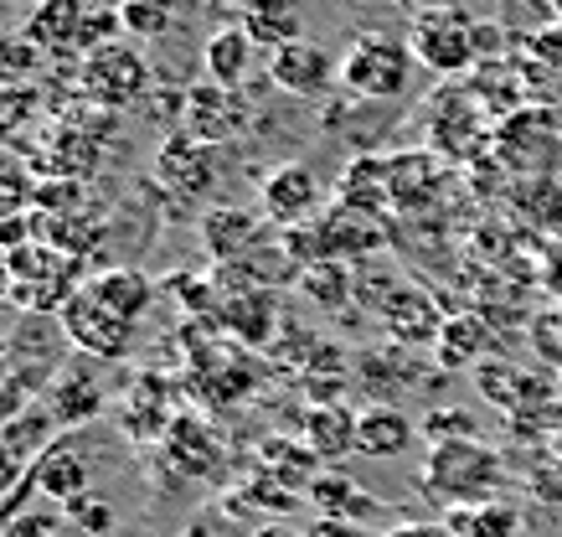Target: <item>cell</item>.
Segmentation results:
<instances>
[{
  "label": "cell",
  "instance_id": "cb8c5ba5",
  "mask_svg": "<svg viewBox=\"0 0 562 537\" xmlns=\"http://www.w3.org/2000/svg\"><path fill=\"white\" fill-rule=\"evenodd\" d=\"M52 418H63V424H88L93 414H103V382L83 367H57V378H52Z\"/></svg>",
  "mask_w": 562,
  "mask_h": 537
},
{
  "label": "cell",
  "instance_id": "f35d334b",
  "mask_svg": "<svg viewBox=\"0 0 562 537\" xmlns=\"http://www.w3.org/2000/svg\"><path fill=\"white\" fill-rule=\"evenodd\" d=\"M16 290V269H11V248H0V300H11Z\"/></svg>",
  "mask_w": 562,
  "mask_h": 537
},
{
  "label": "cell",
  "instance_id": "7402d4cb",
  "mask_svg": "<svg viewBox=\"0 0 562 537\" xmlns=\"http://www.w3.org/2000/svg\"><path fill=\"white\" fill-rule=\"evenodd\" d=\"M32 485L42 491V496H52V502H78L88 485V460L72 445H52V450L36 455L32 466Z\"/></svg>",
  "mask_w": 562,
  "mask_h": 537
},
{
  "label": "cell",
  "instance_id": "8fae6325",
  "mask_svg": "<svg viewBox=\"0 0 562 537\" xmlns=\"http://www.w3.org/2000/svg\"><path fill=\"white\" fill-rule=\"evenodd\" d=\"M269 78H273V88H284L294 99H321L325 88L341 78V63L325 53L315 36H300V42H284L269 57Z\"/></svg>",
  "mask_w": 562,
  "mask_h": 537
},
{
  "label": "cell",
  "instance_id": "3957f363",
  "mask_svg": "<svg viewBox=\"0 0 562 537\" xmlns=\"http://www.w3.org/2000/svg\"><path fill=\"white\" fill-rule=\"evenodd\" d=\"M491 156L516 176H531V181H547V176L562 171V109L547 104H527L516 109L512 120L495 124V145Z\"/></svg>",
  "mask_w": 562,
  "mask_h": 537
},
{
  "label": "cell",
  "instance_id": "b9f144b4",
  "mask_svg": "<svg viewBox=\"0 0 562 537\" xmlns=\"http://www.w3.org/2000/svg\"><path fill=\"white\" fill-rule=\"evenodd\" d=\"M547 11H552V16L562 21V0H547Z\"/></svg>",
  "mask_w": 562,
  "mask_h": 537
},
{
  "label": "cell",
  "instance_id": "74e56055",
  "mask_svg": "<svg viewBox=\"0 0 562 537\" xmlns=\"http://www.w3.org/2000/svg\"><path fill=\"white\" fill-rule=\"evenodd\" d=\"M382 537H443V527H434V522H403V527H387Z\"/></svg>",
  "mask_w": 562,
  "mask_h": 537
},
{
  "label": "cell",
  "instance_id": "2e32d148",
  "mask_svg": "<svg viewBox=\"0 0 562 537\" xmlns=\"http://www.w3.org/2000/svg\"><path fill=\"white\" fill-rule=\"evenodd\" d=\"M310 506L321 512V517L330 522H357V527H367V522L382 512V502H376L367 485H357L351 476H341V470H321L315 481L305 485Z\"/></svg>",
  "mask_w": 562,
  "mask_h": 537
},
{
  "label": "cell",
  "instance_id": "277c9868",
  "mask_svg": "<svg viewBox=\"0 0 562 537\" xmlns=\"http://www.w3.org/2000/svg\"><path fill=\"white\" fill-rule=\"evenodd\" d=\"M408 47L434 78H470L480 68V21L464 5L424 11L408 26Z\"/></svg>",
  "mask_w": 562,
  "mask_h": 537
},
{
  "label": "cell",
  "instance_id": "9a60e30c",
  "mask_svg": "<svg viewBox=\"0 0 562 537\" xmlns=\"http://www.w3.org/2000/svg\"><path fill=\"white\" fill-rule=\"evenodd\" d=\"M413 439H418V424L397 403H367L357 414V455L367 460H397L413 450Z\"/></svg>",
  "mask_w": 562,
  "mask_h": 537
},
{
  "label": "cell",
  "instance_id": "f1b7e54d",
  "mask_svg": "<svg viewBox=\"0 0 562 537\" xmlns=\"http://www.w3.org/2000/svg\"><path fill=\"white\" fill-rule=\"evenodd\" d=\"M516 527H521V517H516V506L501 502V496L449 512V533H460V537H516Z\"/></svg>",
  "mask_w": 562,
  "mask_h": 537
},
{
  "label": "cell",
  "instance_id": "d590c367",
  "mask_svg": "<svg viewBox=\"0 0 562 537\" xmlns=\"http://www.w3.org/2000/svg\"><path fill=\"white\" fill-rule=\"evenodd\" d=\"M21 403H26V382H21V372H11L5 357H0V418L21 414Z\"/></svg>",
  "mask_w": 562,
  "mask_h": 537
},
{
  "label": "cell",
  "instance_id": "f546056e",
  "mask_svg": "<svg viewBox=\"0 0 562 537\" xmlns=\"http://www.w3.org/2000/svg\"><path fill=\"white\" fill-rule=\"evenodd\" d=\"M120 26L135 36V42H160V36L176 26V5L171 0H124Z\"/></svg>",
  "mask_w": 562,
  "mask_h": 537
},
{
  "label": "cell",
  "instance_id": "ffe728a7",
  "mask_svg": "<svg viewBox=\"0 0 562 537\" xmlns=\"http://www.w3.org/2000/svg\"><path fill=\"white\" fill-rule=\"evenodd\" d=\"M315 460H321V455L310 450L305 439H290V434H269V439H258V470H263L269 481H279L284 491H300V496H305V485L321 476Z\"/></svg>",
  "mask_w": 562,
  "mask_h": 537
},
{
  "label": "cell",
  "instance_id": "836d02e7",
  "mask_svg": "<svg viewBox=\"0 0 562 537\" xmlns=\"http://www.w3.org/2000/svg\"><path fill=\"white\" fill-rule=\"evenodd\" d=\"M32 181H26V176H21V166H11V160L0 156V223H5V217H21V202H32Z\"/></svg>",
  "mask_w": 562,
  "mask_h": 537
},
{
  "label": "cell",
  "instance_id": "7c38bea8",
  "mask_svg": "<svg viewBox=\"0 0 562 537\" xmlns=\"http://www.w3.org/2000/svg\"><path fill=\"white\" fill-rule=\"evenodd\" d=\"M243 99L233 88L222 83H196L181 99V124H187L191 139H202V145H222V139H233L243 130Z\"/></svg>",
  "mask_w": 562,
  "mask_h": 537
},
{
  "label": "cell",
  "instance_id": "5b68a950",
  "mask_svg": "<svg viewBox=\"0 0 562 537\" xmlns=\"http://www.w3.org/2000/svg\"><path fill=\"white\" fill-rule=\"evenodd\" d=\"M428 150H439L443 160H475L495 145V120L480 104L470 83H443L428 99Z\"/></svg>",
  "mask_w": 562,
  "mask_h": 537
},
{
  "label": "cell",
  "instance_id": "83f0119b",
  "mask_svg": "<svg viewBox=\"0 0 562 537\" xmlns=\"http://www.w3.org/2000/svg\"><path fill=\"white\" fill-rule=\"evenodd\" d=\"M88 290L109 305V311H120L124 321H139V315L155 305V284L139 269H103V275L83 279Z\"/></svg>",
  "mask_w": 562,
  "mask_h": 537
},
{
  "label": "cell",
  "instance_id": "5bb4252c",
  "mask_svg": "<svg viewBox=\"0 0 562 537\" xmlns=\"http://www.w3.org/2000/svg\"><path fill=\"white\" fill-rule=\"evenodd\" d=\"M443 181H449V166L439 150H403L387 160V191L397 212H424L443 191Z\"/></svg>",
  "mask_w": 562,
  "mask_h": 537
},
{
  "label": "cell",
  "instance_id": "4dcf8cb0",
  "mask_svg": "<svg viewBox=\"0 0 562 537\" xmlns=\"http://www.w3.org/2000/svg\"><path fill=\"white\" fill-rule=\"evenodd\" d=\"M527 347L547 372H558L562 378V305H547V311L531 315L527 321Z\"/></svg>",
  "mask_w": 562,
  "mask_h": 537
},
{
  "label": "cell",
  "instance_id": "1f68e13d",
  "mask_svg": "<svg viewBox=\"0 0 562 537\" xmlns=\"http://www.w3.org/2000/svg\"><path fill=\"white\" fill-rule=\"evenodd\" d=\"M516 53L527 57V63H537V68H547V72H558V78H562V21H558V16H547L542 26L521 32Z\"/></svg>",
  "mask_w": 562,
  "mask_h": 537
},
{
  "label": "cell",
  "instance_id": "9c48e42d",
  "mask_svg": "<svg viewBox=\"0 0 562 537\" xmlns=\"http://www.w3.org/2000/svg\"><path fill=\"white\" fill-rule=\"evenodd\" d=\"M258 208L263 223L284 227H305L315 217H325V181L310 171L305 160H279L263 181H258Z\"/></svg>",
  "mask_w": 562,
  "mask_h": 537
},
{
  "label": "cell",
  "instance_id": "d6986e66",
  "mask_svg": "<svg viewBox=\"0 0 562 537\" xmlns=\"http://www.w3.org/2000/svg\"><path fill=\"white\" fill-rule=\"evenodd\" d=\"M300 439L321 460H341V455L357 450V414L341 403H310L305 418H300Z\"/></svg>",
  "mask_w": 562,
  "mask_h": 537
},
{
  "label": "cell",
  "instance_id": "7a4b0ae2",
  "mask_svg": "<svg viewBox=\"0 0 562 537\" xmlns=\"http://www.w3.org/2000/svg\"><path fill=\"white\" fill-rule=\"evenodd\" d=\"M418 68L408 36H387V32H361L351 36V47L341 53V93L361 99V104H392L408 93V78Z\"/></svg>",
  "mask_w": 562,
  "mask_h": 537
},
{
  "label": "cell",
  "instance_id": "ee69618b",
  "mask_svg": "<svg viewBox=\"0 0 562 537\" xmlns=\"http://www.w3.org/2000/svg\"><path fill=\"white\" fill-rule=\"evenodd\" d=\"M187 537H212V533H206V527H191V533Z\"/></svg>",
  "mask_w": 562,
  "mask_h": 537
},
{
  "label": "cell",
  "instance_id": "8992f818",
  "mask_svg": "<svg viewBox=\"0 0 562 537\" xmlns=\"http://www.w3.org/2000/svg\"><path fill=\"white\" fill-rule=\"evenodd\" d=\"M11 269H16L11 300L26 305L32 315H57L72 300V290H78V259L68 248H57V243L32 238L21 248H11Z\"/></svg>",
  "mask_w": 562,
  "mask_h": 537
},
{
  "label": "cell",
  "instance_id": "484cf974",
  "mask_svg": "<svg viewBox=\"0 0 562 537\" xmlns=\"http://www.w3.org/2000/svg\"><path fill=\"white\" fill-rule=\"evenodd\" d=\"M166 450H171V460L187 476H212V470L222 466V445H217V434L206 429L202 418H176L171 429H166Z\"/></svg>",
  "mask_w": 562,
  "mask_h": 537
},
{
  "label": "cell",
  "instance_id": "f6af8a7d",
  "mask_svg": "<svg viewBox=\"0 0 562 537\" xmlns=\"http://www.w3.org/2000/svg\"><path fill=\"white\" fill-rule=\"evenodd\" d=\"M558 399H562V382H558Z\"/></svg>",
  "mask_w": 562,
  "mask_h": 537
},
{
  "label": "cell",
  "instance_id": "6da1fadb",
  "mask_svg": "<svg viewBox=\"0 0 562 537\" xmlns=\"http://www.w3.org/2000/svg\"><path fill=\"white\" fill-rule=\"evenodd\" d=\"M424 491L428 502H443L449 512L454 506H480L495 502L501 485H506V460L501 450H491L480 434H464V439H439L428 445L424 455Z\"/></svg>",
  "mask_w": 562,
  "mask_h": 537
},
{
  "label": "cell",
  "instance_id": "4316f807",
  "mask_svg": "<svg viewBox=\"0 0 562 537\" xmlns=\"http://www.w3.org/2000/svg\"><path fill=\"white\" fill-rule=\"evenodd\" d=\"M258 227H263V217H254V212H238V208H217L202 217V243L212 259H243L248 248H254Z\"/></svg>",
  "mask_w": 562,
  "mask_h": 537
},
{
  "label": "cell",
  "instance_id": "ba28073f",
  "mask_svg": "<svg viewBox=\"0 0 562 537\" xmlns=\"http://www.w3.org/2000/svg\"><path fill=\"white\" fill-rule=\"evenodd\" d=\"M57 326L83 357H99V362H120L124 351L135 347V321H124L120 311H109L88 284L72 290V300L57 311Z\"/></svg>",
  "mask_w": 562,
  "mask_h": 537
},
{
  "label": "cell",
  "instance_id": "d4e9b609",
  "mask_svg": "<svg viewBox=\"0 0 562 537\" xmlns=\"http://www.w3.org/2000/svg\"><path fill=\"white\" fill-rule=\"evenodd\" d=\"M300 295H305L315 311L336 315L357 300V275H351L346 259H321V264H310V269H300Z\"/></svg>",
  "mask_w": 562,
  "mask_h": 537
},
{
  "label": "cell",
  "instance_id": "e0dca14e",
  "mask_svg": "<svg viewBox=\"0 0 562 537\" xmlns=\"http://www.w3.org/2000/svg\"><path fill=\"white\" fill-rule=\"evenodd\" d=\"M233 279H238V275H233ZM212 315H217L227 331H238V336L258 342V336L273 326V295L263 290V279H258V275H243L238 290H227V284L217 290V305H212Z\"/></svg>",
  "mask_w": 562,
  "mask_h": 537
},
{
  "label": "cell",
  "instance_id": "d6a6232c",
  "mask_svg": "<svg viewBox=\"0 0 562 537\" xmlns=\"http://www.w3.org/2000/svg\"><path fill=\"white\" fill-rule=\"evenodd\" d=\"M42 63V47L26 36H0V88H26L32 68Z\"/></svg>",
  "mask_w": 562,
  "mask_h": 537
},
{
  "label": "cell",
  "instance_id": "52a82bcc",
  "mask_svg": "<svg viewBox=\"0 0 562 537\" xmlns=\"http://www.w3.org/2000/svg\"><path fill=\"white\" fill-rule=\"evenodd\" d=\"M78 88H83L88 104L130 109V104H139V99L150 93V63H145V53L124 47V42H103V47H93V53L83 57V68H78Z\"/></svg>",
  "mask_w": 562,
  "mask_h": 537
},
{
  "label": "cell",
  "instance_id": "8d00e7d4",
  "mask_svg": "<svg viewBox=\"0 0 562 537\" xmlns=\"http://www.w3.org/2000/svg\"><path fill=\"white\" fill-rule=\"evenodd\" d=\"M305 537H372V533H367V527H357V522H330V517H321V522H310Z\"/></svg>",
  "mask_w": 562,
  "mask_h": 537
},
{
  "label": "cell",
  "instance_id": "4fadbf2b",
  "mask_svg": "<svg viewBox=\"0 0 562 537\" xmlns=\"http://www.w3.org/2000/svg\"><path fill=\"white\" fill-rule=\"evenodd\" d=\"M475 388L480 399L495 403L501 414H531L537 403H552L558 399V382L552 378H537V372H521V367H506V362H485L475 367Z\"/></svg>",
  "mask_w": 562,
  "mask_h": 537
},
{
  "label": "cell",
  "instance_id": "ab89813d",
  "mask_svg": "<svg viewBox=\"0 0 562 537\" xmlns=\"http://www.w3.org/2000/svg\"><path fill=\"white\" fill-rule=\"evenodd\" d=\"M397 11H408V16H424V11H439V5H449V0H392Z\"/></svg>",
  "mask_w": 562,
  "mask_h": 537
},
{
  "label": "cell",
  "instance_id": "603a6c76",
  "mask_svg": "<svg viewBox=\"0 0 562 537\" xmlns=\"http://www.w3.org/2000/svg\"><path fill=\"white\" fill-rule=\"evenodd\" d=\"M243 32L263 42V47H284V42H300L305 36V21H300V0H243Z\"/></svg>",
  "mask_w": 562,
  "mask_h": 537
},
{
  "label": "cell",
  "instance_id": "e575fe53",
  "mask_svg": "<svg viewBox=\"0 0 562 537\" xmlns=\"http://www.w3.org/2000/svg\"><path fill=\"white\" fill-rule=\"evenodd\" d=\"M424 434H428V445H439V439H464V434H475V424H470L460 409H439V414L424 418Z\"/></svg>",
  "mask_w": 562,
  "mask_h": 537
},
{
  "label": "cell",
  "instance_id": "7bdbcfd3",
  "mask_svg": "<svg viewBox=\"0 0 562 537\" xmlns=\"http://www.w3.org/2000/svg\"><path fill=\"white\" fill-rule=\"evenodd\" d=\"M93 5H109V11H120V5H124V0H93Z\"/></svg>",
  "mask_w": 562,
  "mask_h": 537
},
{
  "label": "cell",
  "instance_id": "30bf717a",
  "mask_svg": "<svg viewBox=\"0 0 562 537\" xmlns=\"http://www.w3.org/2000/svg\"><path fill=\"white\" fill-rule=\"evenodd\" d=\"M376 321L387 326V336L397 342V347H408V351L428 347L434 351V342H439V331H443L449 315L439 311V300L428 295L424 284H392L387 300L376 305Z\"/></svg>",
  "mask_w": 562,
  "mask_h": 537
},
{
  "label": "cell",
  "instance_id": "60d3db41",
  "mask_svg": "<svg viewBox=\"0 0 562 537\" xmlns=\"http://www.w3.org/2000/svg\"><path fill=\"white\" fill-rule=\"evenodd\" d=\"M254 537H300V533H290V527H258Z\"/></svg>",
  "mask_w": 562,
  "mask_h": 537
},
{
  "label": "cell",
  "instance_id": "ac0fdd59",
  "mask_svg": "<svg viewBox=\"0 0 562 537\" xmlns=\"http://www.w3.org/2000/svg\"><path fill=\"white\" fill-rule=\"evenodd\" d=\"M495 351V336L480 315H449L434 342V362L449 367V372H470V367H485V357Z\"/></svg>",
  "mask_w": 562,
  "mask_h": 537
},
{
  "label": "cell",
  "instance_id": "44dd1931",
  "mask_svg": "<svg viewBox=\"0 0 562 537\" xmlns=\"http://www.w3.org/2000/svg\"><path fill=\"white\" fill-rule=\"evenodd\" d=\"M202 68H206V83H222L238 93L248 68H254V36L243 26H217L202 47Z\"/></svg>",
  "mask_w": 562,
  "mask_h": 537
}]
</instances>
